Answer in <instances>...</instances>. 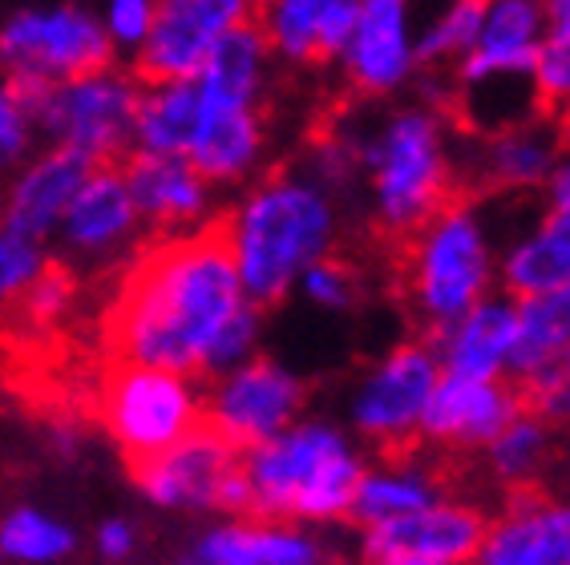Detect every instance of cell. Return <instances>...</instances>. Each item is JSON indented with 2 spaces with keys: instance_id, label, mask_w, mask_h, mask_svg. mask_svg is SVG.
Wrapping results in <instances>:
<instances>
[{
  "instance_id": "obj_16",
  "label": "cell",
  "mask_w": 570,
  "mask_h": 565,
  "mask_svg": "<svg viewBox=\"0 0 570 565\" xmlns=\"http://www.w3.org/2000/svg\"><path fill=\"white\" fill-rule=\"evenodd\" d=\"M522 391L505 376H461L441 371L421 416V436L441 448H485L522 413Z\"/></svg>"
},
{
  "instance_id": "obj_9",
  "label": "cell",
  "mask_w": 570,
  "mask_h": 565,
  "mask_svg": "<svg viewBox=\"0 0 570 565\" xmlns=\"http://www.w3.org/2000/svg\"><path fill=\"white\" fill-rule=\"evenodd\" d=\"M138 493L166 513H247L243 448L215 428H195L178 445L134 460Z\"/></svg>"
},
{
  "instance_id": "obj_40",
  "label": "cell",
  "mask_w": 570,
  "mask_h": 565,
  "mask_svg": "<svg viewBox=\"0 0 570 565\" xmlns=\"http://www.w3.org/2000/svg\"><path fill=\"white\" fill-rule=\"evenodd\" d=\"M94 549H98L101 562H130L138 554V529L130 522H121V517H110L94 533Z\"/></svg>"
},
{
  "instance_id": "obj_7",
  "label": "cell",
  "mask_w": 570,
  "mask_h": 565,
  "mask_svg": "<svg viewBox=\"0 0 570 565\" xmlns=\"http://www.w3.org/2000/svg\"><path fill=\"white\" fill-rule=\"evenodd\" d=\"M114 53L101 17L81 4H24L0 21V77L21 93L106 69Z\"/></svg>"
},
{
  "instance_id": "obj_33",
  "label": "cell",
  "mask_w": 570,
  "mask_h": 565,
  "mask_svg": "<svg viewBox=\"0 0 570 565\" xmlns=\"http://www.w3.org/2000/svg\"><path fill=\"white\" fill-rule=\"evenodd\" d=\"M45 267H49L45 242L33 239V235H21L9 222H0V316L21 307V299L29 295V287Z\"/></svg>"
},
{
  "instance_id": "obj_12",
  "label": "cell",
  "mask_w": 570,
  "mask_h": 565,
  "mask_svg": "<svg viewBox=\"0 0 570 565\" xmlns=\"http://www.w3.org/2000/svg\"><path fill=\"white\" fill-rule=\"evenodd\" d=\"M421 0H356L341 73L361 98H393L421 69Z\"/></svg>"
},
{
  "instance_id": "obj_34",
  "label": "cell",
  "mask_w": 570,
  "mask_h": 565,
  "mask_svg": "<svg viewBox=\"0 0 570 565\" xmlns=\"http://www.w3.org/2000/svg\"><path fill=\"white\" fill-rule=\"evenodd\" d=\"M530 77H534L538 101L547 113L570 106V17H550Z\"/></svg>"
},
{
  "instance_id": "obj_21",
  "label": "cell",
  "mask_w": 570,
  "mask_h": 565,
  "mask_svg": "<svg viewBox=\"0 0 570 565\" xmlns=\"http://www.w3.org/2000/svg\"><path fill=\"white\" fill-rule=\"evenodd\" d=\"M547 24V0H485L478 37L465 49V57L453 66L458 86L461 81H482V77L530 73Z\"/></svg>"
},
{
  "instance_id": "obj_15",
  "label": "cell",
  "mask_w": 570,
  "mask_h": 565,
  "mask_svg": "<svg viewBox=\"0 0 570 565\" xmlns=\"http://www.w3.org/2000/svg\"><path fill=\"white\" fill-rule=\"evenodd\" d=\"M142 227V210L134 202L126 170H110L106 162H98L86 182L77 186L73 202L57 227V239L69 259L98 267V262L121 259L138 242Z\"/></svg>"
},
{
  "instance_id": "obj_8",
  "label": "cell",
  "mask_w": 570,
  "mask_h": 565,
  "mask_svg": "<svg viewBox=\"0 0 570 565\" xmlns=\"http://www.w3.org/2000/svg\"><path fill=\"white\" fill-rule=\"evenodd\" d=\"M21 98L29 101L37 133H45L49 146L86 153L89 162H110L134 150V118L142 86L126 73H114L110 66L66 77Z\"/></svg>"
},
{
  "instance_id": "obj_19",
  "label": "cell",
  "mask_w": 570,
  "mask_h": 565,
  "mask_svg": "<svg viewBox=\"0 0 570 565\" xmlns=\"http://www.w3.org/2000/svg\"><path fill=\"white\" fill-rule=\"evenodd\" d=\"M255 29L292 66L336 61L356 21V0H255Z\"/></svg>"
},
{
  "instance_id": "obj_27",
  "label": "cell",
  "mask_w": 570,
  "mask_h": 565,
  "mask_svg": "<svg viewBox=\"0 0 570 565\" xmlns=\"http://www.w3.org/2000/svg\"><path fill=\"white\" fill-rule=\"evenodd\" d=\"M570 348V282L518 299V344L510 359V376L530 384L559 368Z\"/></svg>"
},
{
  "instance_id": "obj_2",
  "label": "cell",
  "mask_w": 570,
  "mask_h": 565,
  "mask_svg": "<svg viewBox=\"0 0 570 565\" xmlns=\"http://www.w3.org/2000/svg\"><path fill=\"white\" fill-rule=\"evenodd\" d=\"M223 239L243 287L259 307L296 291L299 275L341 242L336 182L324 170H279L255 182L230 210Z\"/></svg>"
},
{
  "instance_id": "obj_14",
  "label": "cell",
  "mask_w": 570,
  "mask_h": 565,
  "mask_svg": "<svg viewBox=\"0 0 570 565\" xmlns=\"http://www.w3.org/2000/svg\"><path fill=\"white\" fill-rule=\"evenodd\" d=\"M255 0H158L142 49L134 53L142 81L195 77L235 29L252 24Z\"/></svg>"
},
{
  "instance_id": "obj_11",
  "label": "cell",
  "mask_w": 570,
  "mask_h": 565,
  "mask_svg": "<svg viewBox=\"0 0 570 565\" xmlns=\"http://www.w3.org/2000/svg\"><path fill=\"white\" fill-rule=\"evenodd\" d=\"M304 404L307 391L296 371L275 359L252 356L210 376L207 428H215L235 448H255L267 436L284 433L292 420H299Z\"/></svg>"
},
{
  "instance_id": "obj_41",
  "label": "cell",
  "mask_w": 570,
  "mask_h": 565,
  "mask_svg": "<svg viewBox=\"0 0 570 565\" xmlns=\"http://www.w3.org/2000/svg\"><path fill=\"white\" fill-rule=\"evenodd\" d=\"M542 195H547L550 210H562V215H570V153H562L559 162H554L550 178L542 182Z\"/></svg>"
},
{
  "instance_id": "obj_5",
  "label": "cell",
  "mask_w": 570,
  "mask_h": 565,
  "mask_svg": "<svg viewBox=\"0 0 570 565\" xmlns=\"http://www.w3.org/2000/svg\"><path fill=\"white\" fill-rule=\"evenodd\" d=\"M498 262L502 247L494 210L478 202H445L417 235H409L405 295L413 316L429 331L461 316L478 299L494 295Z\"/></svg>"
},
{
  "instance_id": "obj_20",
  "label": "cell",
  "mask_w": 570,
  "mask_h": 565,
  "mask_svg": "<svg viewBox=\"0 0 570 565\" xmlns=\"http://www.w3.org/2000/svg\"><path fill=\"white\" fill-rule=\"evenodd\" d=\"M518 344V299L485 295L461 316L433 327V351L441 371L461 376H510V359Z\"/></svg>"
},
{
  "instance_id": "obj_36",
  "label": "cell",
  "mask_w": 570,
  "mask_h": 565,
  "mask_svg": "<svg viewBox=\"0 0 570 565\" xmlns=\"http://www.w3.org/2000/svg\"><path fill=\"white\" fill-rule=\"evenodd\" d=\"M296 291L304 295L316 311H332V316H336V311H348V307L356 304L361 282H356V271H352L348 262L324 255V259L312 262V267L299 275Z\"/></svg>"
},
{
  "instance_id": "obj_6",
  "label": "cell",
  "mask_w": 570,
  "mask_h": 565,
  "mask_svg": "<svg viewBox=\"0 0 570 565\" xmlns=\"http://www.w3.org/2000/svg\"><path fill=\"white\" fill-rule=\"evenodd\" d=\"M98 416L130 460H146L207 424L198 376L138 359H114L98 391Z\"/></svg>"
},
{
  "instance_id": "obj_42",
  "label": "cell",
  "mask_w": 570,
  "mask_h": 565,
  "mask_svg": "<svg viewBox=\"0 0 570 565\" xmlns=\"http://www.w3.org/2000/svg\"><path fill=\"white\" fill-rule=\"evenodd\" d=\"M554 121H559V130H562V141L570 146V106H562L559 113H554Z\"/></svg>"
},
{
  "instance_id": "obj_28",
  "label": "cell",
  "mask_w": 570,
  "mask_h": 565,
  "mask_svg": "<svg viewBox=\"0 0 570 565\" xmlns=\"http://www.w3.org/2000/svg\"><path fill=\"white\" fill-rule=\"evenodd\" d=\"M198 126L195 77L146 81L134 118V150L142 153H183L187 158Z\"/></svg>"
},
{
  "instance_id": "obj_23",
  "label": "cell",
  "mask_w": 570,
  "mask_h": 565,
  "mask_svg": "<svg viewBox=\"0 0 570 565\" xmlns=\"http://www.w3.org/2000/svg\"><path fill=\"white\" fill-rule=\"evenodd\" d=\"M134 202L142 210V222L166 235L195 230L210 210V178L183 153H142L134 150L130 166Z\"/></svg>"
},
{
  "instance_id": "obj_3",
  "label": "cell",
  "mask_w": 570,
  "mask_h": 565,
  "mask_svg": "<svg viewBox=\"0 0 570 565\" xmlns=\"http://www.w3.org/2000/svg\"><path fill=\"white\" fill-rule=\"evenodd\" d=\"M364 453L332 420H292L264 445L243 448L247 513L292 525H336L352 517Z\"/></svg>"
},
{
  "instance_id": "obj_22",
  "label": "cell",
  "mask_w": 570,
  "mask_h": 565,
  "mask_svg": "<svg viewBox=\"0 0 570 565\" xmlns=\"http://www.w3.org/2000/svg\"><path fill=\"white\" fill-rule=\"evenodd\" d=\"M482 565H570V497L518 493L482 542Z\"/></svg>"
},
{
  "instance_id": "obj_30",
  "label": "cell",
  "mask_w": 570,
  "mask_h": 565,
  "mask_svg": "<svg viewBox=\"0 0 570 565\" xmlns=\"http://www.w3.org/2000/svg\"><path fill=\"white\" fill-rule=\"evenodd\" d=\"M77 554V533L69 522L37 505H12L0 513V562L12 565H57Z\"/></svg>"
},
{
  "instance_id": "obj_10",
  "label": "cell",
  "mask_w": 570,
  "mask_h": 565,
  "mask_svg": "<svg viewBox=\"0 0 570 565\" xmlns=\"http://www.w3.org/2000/svg\"><path fill=\"white\" fill-rule=\"evenodd\" d=\"M441 359L433 344H396L364 371L348 396L352 433L381 448H409L421 436V416L438 388Z\"/></svg>"
},
{
  "instance_id": "obj_4",
  "label": "cell",
  "mask_w": 570,
  "mask_h": 565,
  "mask_svg": "<svg viewBox=\"0 0 570 565\" xmlns=\"http://www.w3.org/2000/svg\"><path fill=\"white\" fill-rule=\"evenodd\" d=\"M352 162L368 186L373 222L389 239H409L438 215L458 182L450 126L441 113L421 106L393 109L361 133Z\"/></svg>"
},
{
  "instance_id": "obj_35",
  "label": "cell",
  "mask_w": 570,
  "mask_h": 565,
  "mask_svg": "<svg viewBox=\"0 0 570 565\" xmlns=\"http://www.w3.org/2000/svg\"><path fill=\"white\" fill-rule=\"evenodd\" d=\"M33 141H37L33 109L21 98V89L0 77V178L12 175L33 153Z\"/></svg>"
},
{
  "instance_id": "obj_39",
  "label": "cell",
  "mask_w": 570,
  "mask_h": 565,
  "mask_svg": "<svg viewBox=\"0 0 570 565\" xmlns=\"http://www.w3.org/2000/svg\"><path fill=\"white\" fill-rule=\"evenodd\" d=\"M69 299H73L69 275L57 271V267H45L33 287H29V295L21 299V307H24V316L37 319V324H57V319L66 316Z\"/></svg>"
},
{
  "instance_id": "obj_29",
  "label": "cell",
  "mask_w": 570,
  "mask_h": 565,
  "mask_svg": "<svg viewBox=\"0 0 570 565\" xmlns=\"http://www.w3.org/2000/svg\"><path fill=\"white\" fill-rule=\"evenodd\" d=\"M441 497V477L421 460H384L381 468H364L361 489L352 500V522L376 525L425 509Z\"/></svg>"
},
{
  "instance_id": "obj_43",
  "label": "cell",
  "mask_w": 570,
  "mask_h": 565,
  "mask_svg": "<svg viewBox=\"0 0 570 565\" xmlns=\"http://www.w3.org/2000/svg\"><path fill=\"white\" fill-rule=\"evenodd\" d=\"M550 17H570V0H547Z\"/></svg>"
},
{
  "instance_id": "obj_17",
  "label": "cell",
  "mask_w": 570,
  "mask_h": 565,
  "mask_svg": "<svg viewBox=\"0 0 570 565\" xmlns=\"http://www.w3.org/2000/svg\"><path fill=\"white\" fill-rule=\"evenodd\" d=\"M198 126L187 158L210 182H243L259 170L267 150L264 101L235 98L219 89L198 86Z\"/></svg>"
},
{
  "instance_id": "obj_26",
  "label": "cell",
  "mask_w": 570,
  "mask_h": 565,
  "mask_svg": "<svg viewBox=\"0 0 570 565\" xmlns=\"http://www.w3.org/2000/svg\"><path fill=\"white\" fill-rule=\"evenodd\" d=\"M498 282L514 299L570 282V215L547 207L530 227L518 230V239L502 250Z\"/></svg>"
},
{
  "instance_id": "obj_37",
  "label": "cell",
  "mask_w": 570,
  "mask_h": 565,
  "mask_svg": "<svg viewBox=\"0 0 570 565\" xmlns=\"http://www.w3.org/2000/svg\"><path fill=\"white\" fill-rule=\"evenodd\" d=\"M154 12H158V0H101V24H106V33H110L114 49L118 53H138L150 33L154 24Z\"/></svg>"
},
{
  "instance_id": "obj_18",
  "label": "cell",
  "mask_w": 570,
  "mask_h": 565,
  "mask_svg": "<svg viewBox=\"0 0 570 565\" xmlns=\"http://www.w3.org/2000/svg\"><path fill=\"white\" fill-rule=\"evenodd\" d=\"M94 166L98 162H89L86 153L66 150V146H49L41 153H29L9 175L0 222H9L21 235H33L41 242L57 239V227H61L69 202H73L77 186L86 182Z\"/></svg>"
},
{
  "instance_id": "obj_38",
  "label": "cell",
  "mask_w": 570,
  "mask_h": 565,
  "mask_svg": "<svg viewBox=\"0 0 570 565\" xmlns=\"http://www.w3.org/2000/svg\"><path fill=\"white\" fill-rule=\"evenodd\" d=\"M522 400H527L530 408H538L550 424H570V348H567V356L559 359L554 371L522 384Z\"/></svg>"
},
{
  "instance_id": "obj_1",
  "label": "cell",
  "mask_w": 570,
  "mask_h": 565,
  "mask_svg": "<svg viewBox=\"0 0 570 565\" xmlns=\"http://www.w3.org/2000/svg\"><path fill=\"white\" fill-rule=\"evenodd\" d=\"M252 304L223 227L178 230L126 271L106 311V344L114 359L215 376L227 327Z\"/></svg>"
},
{
  "instance_id": "obj_32",
  "label": "cell",
  "mask_w": 570,
  "mask_h": 565,
  "mask_svg": "<svg viewBox=\"0 0 570 565\" xmlns=\"http://www.w3.org/2000/svg\"><path fill=\"white\" fill-rule=\"evenodd\" d=\"M485 0H441L421 24V69L458 66L478 37Z\"/></svg>"
},
{
  "instance_id": "obj_24",
  "label": "cell",
  "mask_w": 570,
  "mask_h": 565,
  "mask_svg": "<svg viewBox=\"0 0 570 565\" xmlns=\"http://www.w3.org/2000/svg\"><path fill=\"white\" fill-rule=\"evenodd\" d=\"M187 562L195 565H320L324 545L307 525L272 522V517H255V522H223L210 525L195 537Z\"/></svg>"
},
{
  "instance_id": "obj_13",
  "label": "cell",
  "mask_w": 570,
  "mask_h": 565,
  "mask_svg": "<svg viewBox=\"0 0 570 565\" xmlns=\"http://www.w3.org/2000/svg\"><path fill=\"white\" fill-rule=\"evenodd\" d=\"M485 529L482 509L438 497L393 522L361 525V557L373 565H465L482 554Z\"/></svg>"
},
{
  "instance_id": "obj_25",
  "label": "cell",
  "mask_w": 570,
  "mask_h": 565,
  "mask_svg": "<svg viewBox=\"0 0 570 565\" xmlns=\"http://www.w3.org/2000/svg\"><path fill=\"white\" fill-rule=\"evenodd\" d=\"M562 150H567V141H562L559 121H550V113H538L522 126L485 133L473 170H478V182L490 190H505V195L542 190Z\"/></svg>"
},
{
  "instance_id": "obj_31",
  "label": "cell",
  "mask_w": 570,
  "mask_h": 565,
  "mask_svg": "<svg viewBox=\"0 0 570 565\" xmlns=\"http://www.w3.org/2000/svg\"><path fill=\"white\" fill-rule=\"evenodd\" d=\"M550 457V420L538 408H527L514 420L505 424L502 433L485 445V465H490V477L505 489H527L530 480L547 468Z\"/></svg>"
}]
</instances>
